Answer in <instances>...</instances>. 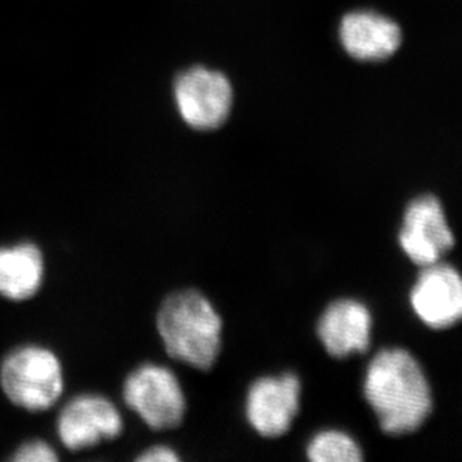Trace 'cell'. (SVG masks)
<instances>
[{
  "label": "cell",
  "instance_id": "1",
  "mask_svg": "<svg viewBox=\"0 0 462 462\" xmlns=\"http://www.w3.org/2000/svg\"><path fill=\"white\" fill-rule=\"evenodd\" d=\"M364 395L391 436L418 431L432 411L431 386L418 359L402 347L380 350L366 370Z\"/></svg>",
  "mask_w": 462,
  "mask_h": 462
},
{
  "label": "cell",
  "instance_id": "2",
  "mask_svg": "<svg viewBox=\"0 0 462 462\" xmlns=\"http://www.w3.org/2000/svg\"><path fill=\"white\" fill-rule=\"evenodd\" d=\"M157 332L171 358L209 370L222 349V318L201 292L171 293L157 313Z\"/></svg>",
  "mask_w": 462,
  "mask_h": 462
},
{
  "label": "cell",
  "instance_id": "3",
  "mask_svg": "<svg viewBox=\"0 0 462 462\" xmlns=\"http://www.w3.org/2000/svg\"><path fill=\"white\" fill-rule=\"evenodd\" d=\"M0 386L24 411H49L63 393V370L56 354L41 346L18 347L0 366Z\"/></svg>",
  "mask_w": 462,
  "mask_h": 462
},
{
  "label": "cell",
  "instance_id": "4",
  "mask_svg": "<svg viewBox=\"0 0 462 462\" xmlns=\"http://www.w3.org/2000/svg\"><path fill=\"white\" fill-rule=\"evenodd\" d=\"M123 398L150 428L179 427L186 414V397L177 375L166 366L145 364L127 375Z\"/></svg>",
  "mask_w": 462,
  "mask_h": 462
},
{
  "label": "cell",
  "instance_id": "5",
  "mask_svg": "<svg viewBox=\"0 0 462 462\" xmlns=\"http://www.w3.org/2000/svg\"><path fill=\"white\" fill-rule=\"evenodd\" d=\"M174 95L180 116L198 131L222 126L234 99L226 77L207 68L184 70L175 81Z\"/></svg>",
  "mask_w": 462,
  "mask_h": 462
},
{
  "label": "cell",
  "instance_id": "6",
  "mask_svg": "<svg viewBox=\"0 0 462 462\" xmlns=\"http://www.w3.org/2000/svg\"><path fill=\"white\" fill-rule=\"evenodd\" d=\"M398 240L407 257L422 268L449 254L455 236L440 199L434 195L414 198L407 206Z\"/></svg>",
  "mask_w": 462,
  "mask_h": 462
},
{
  "label": "cell",
  "instance_id": "7",
  "mask_svg": "<svg viewBox=\"0 0 462 462\" xmlns=\"http://www.w3.org/2000/svg\"><path fill=\"white\" fill-rule=\"evenodd\" d=\"M301 382L293 373L261 377L250 386L245 402L247 420L268 439L284 436L300 411Z\"/></svg>",
  "mask_w": 462,
  "mask_h": 462
},
{
  "label": "cell",
  "instance_id": "8",
  "mask_svg": "<svg viewBox=\"0 0 462 462\" xmlns=\"http://www.w3.org/2000/svg\"><path fill=\"white\" fill-rule=\"evenodd\" d=\"M122 431L120 411L102 395L84 393L72 398L57 419V434L69 450H83L113 440Z\"/></svg>",
  "mask_w": 462,
  "mask_h": 462
},
{
  "label": "cell",
  "instance_id": "9",
  "mask_svg": "<svg viewBox=\"0 0 462 462\" xmlns=\"http://www.w3.org/2000/svg\"><path fill=\"white\" fill-rule=\"evenodd\" d=\"M414 313L432 329H448L462 318V280L448 263L423 266L411 292Z\"/></svg>",
  "mask_w": 462,
  "mask_h": 462
},
{
  "label": "cell",
  "instance_id": "10",
  "mask_svg": "<svg viewBox=\"0 0 462 462\" xmlns=\"http://www.w3.org/2000/svg\"><path fill=\"white\" fill-rule=\"evenodd\" d=\"M373 318L356 300H337L327 307L318 322V337L334 358L364 354L370 347Z\"/></svg>",
  "mask_w": 462,
  "mask_h": 462
},
{
  "label": "cell",
  "instance_id": "11",
  "mask_svg": "<svg viewBox=\"0 0 462 462\" xmlns=\"http://www.w3.org/2000/svg\"><path fill=\"white\" fill-rule=\"evenodd\" d=\"M402 38L397 23L373 11H355L341 20V44L358 60L388 59L400 49Z\"/></svg>",
  "mask_w": 462,
  "mask_h": 462
},
{
  "label": "cell",
  "instance_id": "12",
  "mask_svg": "<svg viewBox=\"0 0 462 462\" xmlns=\"http://www.w3.org/2000/svg\"><path fill=\"white\" fill-rule=\"evenodd\" d=\"M44 256L35 245L0 247V295L24 301L36 295L44 282Z\"/></svg>",
  "mask_w": 462,
  "mask_h": 462
},
{
  "label": "cell",
  "instance_id": "13",
  "mask_svg": "<svg viewBox=\"0 0 462 462\" xmlns=\"http://www.w3.org/2000/svg\"><path fill=\"white\" fill-rule=\"evenodd\" d=\"M307 457L313 462H359L364 459L358 443L349 434L338 430L316 434L307 446Z\"/></svg>",
  "mask_w": 462,
  "mask_h": 462
},
{
  "label": "cell",
  "instance_id": "14",
  "mask_svg": "<svg viewBox=\"0 0 462 462\" xmlns=\"http://www.w3.org/2000/svg\"><path fill=\"white\" fill-rule=\"evenodd\" d=\"M57 452L52 449L49 443L42 440L27 441L20 446L15 454L13 455V461L15 462H52L57 461Z\"/></svg>",
  "mask_w": 462,
  "mask_h": 462
},
{
  "label": "cell",
  "instance_id": "15",
  "mask_svg": "<svg viewBox=\"0 0 462 462\" xmlns=\"http://www.w3.org/2000/svg\"><path fill=\"white\" fill-rule=\"evenodd\" d=\"M136 461L140 462H179L180 457L174 449L168 446H154L141 454Z\"/></svg>",
  "mask_w": 462,
  "mask_h": 462
}]
</instances>
